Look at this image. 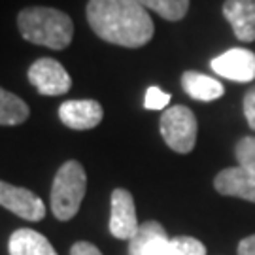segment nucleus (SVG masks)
I'll return each mask as SVG.
<instances>
[{
  "instance_id": "nucleus-1",
  "label": "nucleus",
  "mask_w": 255,
  "mask_h": 255,
  "mask_svg": "<svg viewBox=\"0 0 255 255\" xmlns=\"http://www.w3.org/2000/svg\"><path fill=\"white\" fill-rule=\"evenodd\" d=\"M85 15L93 32L114 46L136 49L155 34L153 19L136 0H89Z\"/></svg>"
},
{
  "instance_id": "nucleus-2",
  "label": "nucleus",
  "mask_w": 255,
  "mask_h": 255,
  "mask_svg": "<svg viewBox=\"0 0 255 255\" xmlns=\"http://www.w3.org/2000/svg\"><path fill=\"white\" fill-rule=\"evenodd\" d=\"M17 28L23 40L34 46L61 51L72 44L74 23L63 9L49 6H28L17 13Z\"/></svg>"
},
{
  "instance_id": "nucleus-3",
  "label": "nucleus",
  "mask_w": 255,
  "mask_h": 255,
  "mask_svg": "<svg viewBox=\"0 0 255 255\" xmlns=\"http://www.w3.org/2000/svg\"><path fill=\"white\" fill-rule=\"evenodd\" d=\"M87 191V174L82 163L66 161L57 170L51 183V212L59 221H70L80 212Z\"/></svg>"
},
{
  "instance_id": "nucleus-4",
  "label": "nucleus",
  "mask_w": 255,
  "mask_h": 255,
  "mask_svg": "<svg viewBox=\"0 0 255 255\" xmlns=\"http://www.w3.org/2000/svg\"><path fill=\"white\" fill-rule=\"evenodd\" d=\"M161 134L166 146L176 153H189L197 144L199 123L187 106H172L166 108L161 116Z\"/></svg>"
},
{
  "instance_id": "nucleus-5",
  "label": "nucleus",
  "mask_w": 255,
  "mask_h": 255,
  "mask_svg": "<svg viewBox=\"0 0 255 255\" xmlns=\"http://www.w3.org/2000/svg\"><path fill=\"white\" fill-rule=\"evenodd\" d=\"M27 78L40 95L59 97L70 91L72 78L63 64L51 57H40L28 66Z\"/></svg>"
},
{
  "instance_id": "nucleus-6",
  "label": "nucleus",
  "mask_w": 255,
  "mask_h": 255,
  "mask_svg": "<svg viewBox=\"0 0 255 255\" xmlns=\"http://www.w3.org/2000/svg\"><path fill=\"white\" fill-rule=\"evenodd\" d=\"M0 206L27 221H42L46 218V204L36 193L2 180H0Z\"/></svg>"
},
{
  "instance_id": "nucleus-7",
  "label": "nucleus",
  "mask_w": 255,
  "mask_h": 255,
  "mask_svg": "<svg viewBox=\"0 0 255 255\" xmlns=\"http://www.w3.org/2000/svg\"><path fill=\"white\" fill-rule=\"evenodd\" d=\"M110 202H112V212H110V233H112V237L119 238V240H130L140 229L132 195L127 189L118 187V189L112 191Z\"/></svg>"
},
{
  "instance_id": "nucleus-8",
  "label": "nucleus",
  "mask_w": 255,
  "mask_h": 255,
  "mask_svg": "<svg viewBox=\"0 0 255 255\" xmlns=\"http://www.w3.org/2000/svg\"><path fill=\"white\" fill-rule=\"evenodd\" d=\"M212 70L233 82H252L255 78V55L244 47L229 49L212 61Z\"/></svg>"
},
{
  "instance_id": "nucleus-9",
  "label": "nucleus",
  "mask_w": 255,
  "mask_h": 255,
  "mask_svg": "<svg viewBox=\"0 0 255 255\" xmlns=\"http://www.w3.org/2000/svg\"><path fill=\"white\" fill-rule=\"evenodd\" d=\"M104 118L102 104L93 99L83 101H64L59 106V119L64 127L72 130H89L101 125Z\"/></svg>"
},
{
  "instance_id": "nucleus-10",
  "label": "nucleus",
  "mask_w": 255,
  "mask_h": 255,
  "mask_svg": "<svg viewBox=\"0 0 255 255\" xmlns=\"http://www.w3.org/2000/svg\"><path fill=\"white\" fill-rule=\"evenodd\" d=\"M170 238L159 221L142 223L138 233L128 240V255H168Z\"/></svg>"
},
{
  "instance_id": "nucleus-11",
  "label": "nucleus",
  "mask_w": 255,
  "mask_h": 255,
  "mask_svg": "<svg viewBox=\"0 0 255 255\" xmlns=\"http://www.w3.org/2000/svg\"><path fill=\"white\" fill-rule=\"evenodd\" d=\"M214 187L219 195L255 202V174L242 166L221 170L214 180Z\"/></svg>"
},
{
  "instance_id": "nucleus-12",
  "label": "nucleus",
  "mask_w": 255,
  "mask_h": 255,
  "mask_svg": "<svg viewBox=\"0 0 255 255\" xmlns=\"http://www.w3.org/2000/svg\"><path fill=\"white\" fill-rule=\"evenodd\" d=\"M223 17L233 27L240 42L255 40V0H227L223 4Z\"/></svg>"
},
{
  "instance_id": "nucleus-13",
  "label": "nucleus",
  "mask_w": 255,
  "mask_h": 255,
  "mask_svg": "<svg viewBox=\"0 0 255 255\" xmlns=\"http://www.w3.org/2000/svg\"><path fill=\"white\" fill-rule=\"evenodd\" d=\"M9 255H59L42 233L34 229H17L8 240Z\"/></svg>"
},
{
  "instance_id": "nucleus-14",
  "label": "nucleus",
  "mask_w": 255,
  "mask_h": 255,
  "mask_svg": "<svg viewBox=\"0 0 255 255\" xmlns=\"http://www.w3.org/2000/svg\"><path fill=\"white\" fill-rule=\"evenodd\" d=\"M182 87L191 99L201 102L218 101L219 97L225 95V87L221 85V82H218L212 76H206V74L195 72V70L183 72Z\"/></svg>"
},
{
  "instance_id": "nucleus-15",
  "label": "nucleus",
  "mask_w": 255,
  "mask_h": 255,
  "mask_svg": "<svg viewBox=\"0 0 255 255\" xmlns=\"http://www.w3.org/2000/svg\"><path fill=\"white\" fill-rule=\"evenodd\" d=\"M30 116L28 104L21 97L0 87V125L2 127H15L25 123Z\"/></svg>"
},
{
  "instance_id": "nucleus-16",
  "label": "nucleus",
  "mask_w": 255,
  "mask_h": 255,
  "mask_svg": "<svg viewBox=\"0 0 255 255\" xmlns=\"http://www.w3.org/2000/svg\"><path fill=\"white\" fill-rule=\"evenodd\" d=\"M146 9L159 13L166 21H182L189 11V0H136Z\"/></svg>"
},
{
  "instance_id": "nucleus-17",
  "label": "nucleus",
  "mask_w": 255,
  "mask_h": 255,
  "mask_svg": "<svg viewBox=\"0 0 255 255\" xmlns=\"http://www.w3.org/2000/svg\"><path fill=\"white\" fill-rule=\"evenodd\" d=\"M168 255H206V248L193 237H176L170 238Z\"/></svg>"
},
{
  "instance_id": "nucleus-18",
  "label": "nucleus",
  "mask_w": 255,
  "mask_h": 255,
  "mask_svg": "<svg viewBox=\"0 0 255 255\" xmlns=\"http://www.w3.org/2000/svg\"><path fill=\"white\" fill-rule=\"evenodd\" d=\"M238 166L255 174V136H244L235 147Z\"/></svg>"
},
{
  "instance_id": "nucleus-19",
  "label": "nucleus",
  "mask_w": 255,
  "mask_h": 255,
  "mask_svg": "<svg viewBox=\"0 0 255 255\" xmlns=\"http://www.w3.org/2000/svg\"><path fill=\"white\" fill-rule=\"evenodd\" d=\"M170 102V95L168 93L161 91L159 87H149L146 93V101H144V106L147 110H164L166 104Z\"/></svg>"
},
{
  "instance_id": "nucleus-20",
  "label": "nucleus",
  "mask_w": 255,
  "mask_h": 255,
  "mask_svg": "<svg viewBox=\"0 0 255 255\" xmlns=\"http://www.w3.org/2000/svg\"><path fill=\"white\" fill-rule=\"evenodd\" d=\"M244 116H246V121L250 128L255 130V89H250V91L244 95Z\"/></svg>"
},
{
  "instance_id": "nucleus-21",
  "label": "nucleus",
  "mask_w": 255,
  "mask_h": 255,
  "mask_svg": "<svg viewBox=\"0 0 255 255\" xmlns=\"http://www.w3.org/2000/svg\"><path fill=\"white\" fill-rule=\"evenodd\" d=\"M70 255H102V252L99 248L91 244V242H76L72 248H70Z\"/></svg>"
},
{
  "instance_id": "nucleus-22",
  "label": "nucleus",
  "mask_w": 255,
  "mask_h": 255,
  "mask_svg": "<svg viewBox=\"0 0 255 255\" xmlns=\"http://www.w3.org/2000/svg\"><path fill=\"white\" fill-rule=\"evenodd\" d=\"M238 255H255V235L246 237L238 244Z\"/></svg>"
}]
</instances>
